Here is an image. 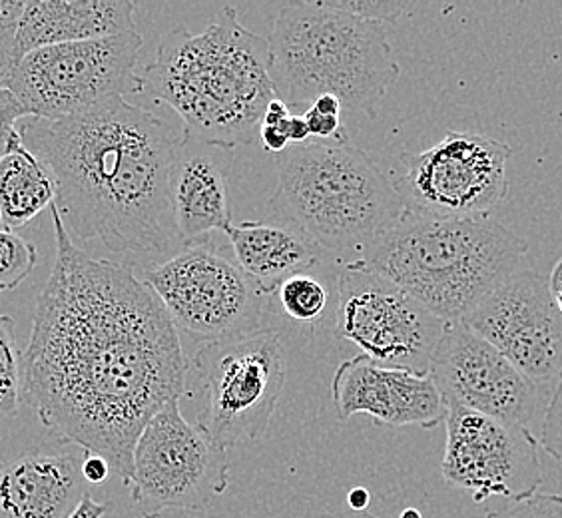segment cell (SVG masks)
Here are the masks:
<instances>
[{
    "label": "cell",
    "instance_id": "obj_16",
    "mask_svg": "<svg viewBox=\"0 0 562 518\" xmlns=\"http://www.w3.org/2000/svg\"><path fill=\"white\" fill-rule=\"evenodd\" d=\"M331 399L341 421L368 415L387 429H435L447 419V403L429 375L383 368L361 353L337 368Z\"/></svg>",
    "mask_w": 562,
    "mask_h": 518
},
{
    "label": "cell",
    "instance_id": "obj_30",
    "mask_svg": "<svg viewBox=\"0 0 562 518\" xmlns=\"http://www.w3.org/2000/svg\"><path fill=\"white\" fill-rule=\"evenodd\" d=\"M303 119L307 122L310 134L319 138V140L329 142H347L346 132L341 128V116H329V114H322L317 110H305Z\"/></svg>",
    "mask_w": 562,
    "mask_h": 518
},
{
    "label": "cell",
    "instance_id": "obj_31",
    "mask_svg": "<svg viewBox=\"0 0 562 518\" xmlns=\"http://www.w3.org/2000/svg\"><path fill=\"white\" fill-rule=\"evenodd\" d=\"M112 466L109 461L100 454L87 453L82 461V475L88 485H102L104 481H109Z\"/></svg>",
    "mask_w": 562,
    "mask_h": 518
},
{
    "label": "cell",
    "instance_id": "obj_6",
    "mask_svg": "<svg viewBox=\"0 0 562 518\" xmlns=\"http://www.w3.org/2000/svg\"><path fill=\"white\" fill-rule=\"evenodd\" d=\"M271 216L324 254H363L405 212L395 185L349 142L292 146L278 162Z\"/></svg>",
    "mask_w": 562,
    "mask_h": 518
},
{
    "label": "cell",
    "instance_id": "obj_8",
    "mask_svg": "<svg viewBox=\"0 0 562 518\" xmlns=\"http://www.w3.org/2000/svg\"><path fill=\"white\" fill-rule=\"evenodd\" d=\"M190 368L204 395L195 425L217 447L227 451L268 432L288 378V347L278 329L202 344Z\"/></svg>",
    "mask_w": 562,
    "mask_h": 518
},
{
    "label": "cell",
    "instance_id": "obj_25",
    "mask_svg": "<svg viewBox=\"0 0 562 518\" xmlns=\"http://www.w3.org/2000/svg\"><path fill=\"white\" fill-rule=\"evenodd\" d=\"M331 9L347 12L361 21L385 22L393 24L412 12V2L403 0H325Z\"/></svg>",
    "mask_w": 562,
    "mask_h": 518
},
{
    "label": "cell",
    "instance_id": "obj_38",
    "mask_svg": "<svg viewBox=\"0 0 562 518\" xmlns=\"http://www.w3.org/2000/svg\"><path fill=\"white\" fill-rule=\"evenodd\" d=\"M549 290H551L552 302L562 314V258L557 261L551 278H549Z\"/></svg>",
    "mask_w": 562,
    "mask_h": 518
},
{
    "label": "cell",
    "instance_id": "obj_37",
    "mask_svg": "<svg viewBox=\"0 0 562 518\" xmlns=\"http://www.w3.org/2000/svg\"><path fill=\"white\" fill-rule=\"evenodd\" d=\"M312 109L322 112V114H329V116H341L344 104H341L339 98L324 94V97L315 98L312 102Z\"/></svg>",
    "mask_w": 562,
    "mask_h": 518
},
{
    "label": "cell",
    "instance_id": "obj_4",
    "mask_svg": "<svg viewBox=\"0 0 562 518\" xmlns=\"http://www.w3.org/2000/svg\"><path fill=\"white\" fill-rule=\"evenodd\" d=\"M527 254V241L491 216H429L405 207L357 259L457 324L522 270Z\"/></svg>",
    "mask_w": 562,
    "mask_h": 518
},
{
    "label": "cell",
    "instance_id": "obj_34",
    "mask_svg": "<svg viewBox=\"0 0 562 518\" xmlns=\"http://www.w3.org/2000/svg\"><path fill=\"white\" fill-rule=\"evenodd\" d=\"M290 116H292V112H290L288 102H283L281 98L276 97L271 100L270 104H268L261 124H266V126H281Z\"/></svg>",
    "mask_w": 562,
    "mask_h": 518
},
{
    "label": "cell",
    "instance_id": "obj_40",
    "mask_svg": "<svg viewBox=\"0 0 562 518\" xmlns=\"http://www.w3.org/2000/svg\"><path fill=\"white\" fill-rule=\"evenodd\" d=\"M319 518H379L373 517L371 513L368 510H351V508H347V510H336V513H325Z\"/></svg>",
    "mask_w": 562,
    "mask_h": 518
},
{
    "label": "cell",
    "instance_id": "obj_19",
    "mask_svg": "<svg viewBox=\"0 0 562 518\" xmlns=\"http://www.w3.org/2000/svg\"><path fill=\"white\" fill-rule=\"evenodd\" d=\"M131 0H31L16 24L21 58L56 44L94 41L136 31Z\"/></svg>",
    "mask_w": 562,
    "mask_h": 518
},
{
    "label": "cell",
    "instance_id": "obj_13",
    "mask_svg": "<svg viewBox=\"0 0 562 518\" xmlns=\"http://www.w3.org/2000/svg\"><path fill=\"white\" fill-rule=\"evenodd\" d=\"M447 443L441 473L447 485L471 493L475 503L535 497L542 483L539 441L527 427L447 405Z\"/></svg>",
    "mask_w": 562,
    "mask_h": 518
},
{
    "label": "cell",
    "instance_id": "obj_29",
    "mask_svg": "<svg viewBox=\"0 0 562 518\" xmlns=\"http://www.w3.org/2000/svg\"><path fill=\"white\" fill-rule=\"evenodd\" d=\"M19 60L21 53L16 48V26L0 24V88L9 87V80Z\"/></svg>",
    "mask_w": 562,
    "mask_h": 518
},
{
    "label": "cell",
    "instance_id": "obj_28",
    "mask_svg": "<svg viewBox=\"0 0 562 518\" xmlns=\"http://www.w3.org/2000/svg\"><path fill=\"white\" fill-rule=\"evenodd\" d=\"M542 449L551 454L552 459L562 463V375L559 379L557 391L552 395L551 405L544 415L541 435Z\"/></svg>",
    "mask_w": 562,
    "mask_h": 518
},
{
    "label": "cell",
    "instance_id": "obj_11",
    "mask_svg": "<svg viewBox=\"0 0 562 518\" xmlns=\"http://www.w3.org/2000/svg\"><path fill=\"white\" fill-rule=\"evenodd\" d=\"M447 322L400 285L353 259L337 278V339L351 341L378 365L429 375Z\"/></svg>",
    "mask_w": 562,
    "mask_h": 518
},
{
    "label": "cell",
    "instance_id": "obj_22",
    "mask_svg": "<svg viewBox=\"0 0 562 518\" xmlns=\"http://www.w3.org/2000/svg\"><path fill=\"white\" fill-rule=\"evenodd\" d=\"M273 297L281 314L297 325L319 324L329 307V292L324 281L310 273H297L283 281Z\"/></svg>",
    "mask_w": 562,
    "mask_h": 518
},
{
    "label": "cell",
    "instance_id": "obj_3",
    "mask_svg": "<svg viewBox=\"0 0 562 518\" xmlns=\"http://www.w3.org/2000/svg\"><path fill=\"white\" fill-rule=\"evenodd\" d=\"M136 90L182 119V140L232 151L254 140L276 98L270 43L248 31L234 7H222L202 33L184 24L168 31Z\"/></svg>",
    "mask_w": 562,
    "mask_h": 518
},
{
    "label": "cell",
    "instance_id": "obj_10",
    "mask_svg": "<svg viewBox=\"0 0 562 518\" xmlns=\"http://www.w3.org/2000/svg\"><path fill=\"white\" fill-rule=\"evenodd\" d=\"M144 46L140 33L44 46L22 56L9 80L26 116L56 122L104 98L136 90L134 68Z\"/></svg>",
    "mask_w": 562,
    "mask_h": 518
},
{
    "label": "cell",
    "instance_id": "obj_15",
    "mask_svg": "<svg viewBox=\"0 0 562 518\" xmlns=\"http://www.w3.org/2000/svg\"><path fill=\"white\" fill-rule=\"evenodd\" d=\"M429 378L447 405L527 427L539 407V385L465 324H447L431 357Z\"/></svg>",
    "mask_w": 562,
    "mask_h": 518
},
{
    "label": "cell",
    "instance_id": "obj_33",
    "mask_svg": "<svg viewBox=\"0 0 562 518\" xmlns=\"http://www.w3.org/2000/svg\"><path fill=\"white\" fill-rule=\"evenodd\" d=\"M285 136H288V140L293 146H302V144L307 142L312 134H310V128H307V122L303 119V114L302 116L300 114H292L290 116V120L285 122Z\"/></svg>",
    "mask_w": 562,
    "mask_h": 518
},
{
    "label": "cell",
    "instance_id": "obj_23",
    "mask_svg": "<svg viewBox=\"0 0 562 518\" xmlns=\"http://www.w3.org/2000/svg\"><path fill=\"white\" fill-rule=\"evenodd\" d=\"M24 356L16 341V322L0 314V419L16 417L22 405Z\"/></svg>",
    "mask_w": 562,
    "mask_h": 518
},
{
    "label": "cell",
    "instance_id": "obj_7",
    "mask_svg": "<svg viewBox=\"0 0 562 518\" xmlns=\"http://www.w3.org/2000/svg\"><path fill=\"white\" fill-rule=\"evenodd\" d=\"M138 278L160 300L178 334L210 344L270 329L273 295L212 239L184 246Z\"/></svg>",
    "mask_w": 562,
    "mask_h": 518
},
{
    "label": "cell",
    "instance_id": "obj_2",
    "mask_svg": "<svg viewBox=\"0 0 562 518\" xmlns=\"http://www.w3.org/2000/svg\"><path fill=\"white\" fill-rule=\"evenodd\" d=\"M22 142L55 176L58 214L76 238L98 239L134 271L184 248L170 204L180 136L120 94L56 122L31 119Z\"/></svg>",
    "mask_w": 562,
    "mask_h": 518
},
{
    "label": "cell",
    "instance_id": "obj_17",
    "mask_svg": "<svg viewBox=\"0 0 562 518\" xmlns=\"http://www.w3.org/2000/svg\"><path fill=\"white\" fill-rule=\"evenodd\" d=\"M87 451H29L0 464V518H68L88 495Z\"/></svg>",
    "mask_w": 562,
    "mask_h": 518
},
{
    "label": "cell",
    "instance_id": "obj_24",
    "mask_svg": "<svg viewBox=\"0 0 562 518\" xmlns=\"http://www.w3.org/2000/svg\"><path fill=\"white\" fill-rule=\"evenodd\" d=\"M38 263L36 246L19 234L0 227V293L12 292Z\"/></svg>",
    "mask_w": 562,
    "mask_h": 518
},
{
    "label": "cell",
    "instance_id": "obj_36",
    "mask_svg": "<svg viewBox=\"0 0 562 518\" xmlns=\"http://www.w3.org/2000/svg\"><path fill=\"white\" fill-rule=\"evenodd\" d=\"M24 2L19 0H0V24H19Z\"/></svg>",
    "mask_w": 562,
    "mask_h": 518
},
{
    "label": "cell",
    "instance_id": "obj_5",
    "mask_svg": "<svg viewBox=\"0 0 562 518\" xmlns=\"http://www.w3.org/2000/svg\"><path fill=\"white\" fill-rule=\"evenodd\" d=\"M390 34L391 24L361 21L325 0L285 2L268 38L276 97L312 106L315 98L331 94L375 119L401 75Z\"/></svg>",
    "mask_w": 562,
    "mask_h": 518
},
{
    "label": "cell",
    "instance_id": "obj_41",
    "mask_svg": "<svg viewBox=\"0 0 562 518\" xmlns=\"http://www.w3.org/2000/svg\"><path fill=\"white\" fill-rule=\"evenodd\" d=\"M400 518H423V515L417 508H405Z\"/></svg>",
    "mask_w": 562,
    "mask_h": 518
},
{
    "label": "cell",
    "instance_id": "obj_42",
    "mask_svg": "<svg viewBox=\"0 0 562 518\" xmlns=\"http://www.w3.org/2000/svg\"><path fill=\"white\" fill-rule=\"evenodd\" d=\"M0 227H2V217H0Z\"/></svg>",
    "mask_w": 562,
    "mask_h": 518
},
{
    "label": "cell",
    "instance_id": "obj_21",
    "mask_svg": "<svg viewBox=\"0 0 562 518\" xmlns=\"http://www.w3.org/2000/svg\"><path fill=\"white\" fill-rule=\"evenodd\" d=\"M55 176L38 156L16 142L0 160V217L2 227L14 232L55 204Z\"/></svg>",
    "mask_w": 562,
    "mask_h": 518
},
{
    "label": "cell",
    "instance_id": "obj_20",
    "mask_svg": "<svg viewBox=\"0 0 562 518\" xmlns=\"http://www.w3.org/2000/svg\"><path fill=\"white\" fill-rule=\"evenodd\" d=\"M234 259L268 295L297 273L319 263L324 251L281 222H241L226 227Z\"/></svg>",
    "mask_w": 562,
    "mask_h": 518
},
{
    "label": "cell",
    "instance_id": "obj_35",
    "mask_svg": "<svg viewBox=\"0 0 562 518\" xmlns=\"http://www.w3.org/2000/svg\"><path fill=\"white\" fill-rule=\"evenodd\" d=\"M109 508L110 505H106V503H97L94 498L87 495L68 518H102L109 513Z\"/></svg>",
    "mask_w": 562,
    "mask_h": 518
},
{
    "label": "cell",
    "instance_id": "obj_27",
    "mask_svg": "<svg viewBox=\"0 0 562 518\" xmlns=\"http://www.w3.org/2000/svg\"><path fill=\"white\" fill-rule=\"evenodd\" d=\"M487 518H562V495H535L505 510L488 513Z\"/></svg>",
    "mask_w": 562,
    "mask_h": 518
},
{
    "label": "cell",
    "instance_id": "obj_1",
    "mask_svg": "<svg viewBox=\"0 0 562 518\" xmlns=\"http://www.w3.org/2000/svg\"><path fill=\"white\" fill-rule=\"evenodd\" d=\"M56 258L36 300L22 403L66 444L100 454L128 485L154 415L188 393L170 315L128 263L76 246L56 205Z\"/></svg>",
    "mask_w": 562,
    "mask_h": 518
},
{
    "label": "cell",
    "instance_id": "obj_18",
    "mask_svg": "<svg viewBox=\"0 0 562 518\" xmlns=\"http://www.w3.org/2000/svg\"><path fill=\"white\" fill-rule=\"evenodd\" d=\"M229 150L182 140L170 170L173 222L184 246L214 239L232 224L227 198Z\"/></svg>",
    "mask_w": 562,
    "mask_h": 518
},
{
    "label": "cell",
    "instance_id": "obj_12",
    "mask_svg": "<svg viewBox=\"0 0 562 518\" xmlns=\"http://www.w3.org/2000/svg\"><path fill=\"white\" fill-rule=\"evenodd\" d=\"M507 142L479 132H447L419 154H403L393 185L407 210L445 217H485L508 194Z\"/></svg>",
    "mask_w": 562,
    "mask_h": 518
},
{
    "label": "cell",
    "instance_id": "obj_32",
    "mask_svg": "<svg viewBox=\"0 0 562 518\" xmlns=\"http://www.w3.org/2000/svg\"><path fill=\"white\" fill-rule=\"evenodd\" d=\"M285 122L281 126H266V124H261L260 140L263 150L271 151V154H283V151L290 148V140L285 136Z\"/></svg>",
    "mask_w": 562,
    "mask_h": 518
},
{
    "label": "cell",
    "instance_id": "obj_39",
    "mask_svg": "<svg viewBox=\"0 0 562 518\" xmlns=\"http://www.w3.org/2000/svg\"><path fill=\"white\" fill-rule=\"evenodd\" d=\"M369 503H371V495L363 486L351 488L347 495V508H351V510H368Z\"/></svg>",
    "mask_w": 562,
    "mask_h": 518
},
{
    "label": "cell",
    "instance_id": "obj_14",
    "mask_svg": "<svg viewBox=\"0 0 562 518\" xmlns=\"http://www.w3.org/2000/svg\"><path fill=\"white\" fill-rule=\"evenodd\" d=\"M461 324L497 347L535 385L561 379L562 314L549 280L537 271H517Z\"/></svg>",
    "mask_w": 562,
    "mask_h": 518
},
{
    "label": "cell",
    "instance_id": "obj_26",
    "mask_svg": "<svg viewBox=\"0 0 562 518\" xmlns=\"http://www.w3.org/2000/svg\"><path fill=\"white\" fill-rule=\"evenodd\" d=\"M24 116L26 112L19 98L9 88H0V160L21 140V130L16 128V122Z\"/></svg>",
    "mask_w": 562,
    "mask_h": 518
},
{
    "label": "cell",
    "instance_id": "obj_9",
    "mask_svg": "<svg viewBox=\"0 0 562 518\" xmlns=\"http://www.w3.org/2000/svg\"><path fill=\"white\" fill-rule=\"evenodd\" d=\"M229 463L204 429L186 421L180 399L170 401L142 431L132 457V503L142 518L168 510H204L226 493Z\"/></svg>",
    "mask_w": 562,
    "mask_h": 518
}]
</instances>
